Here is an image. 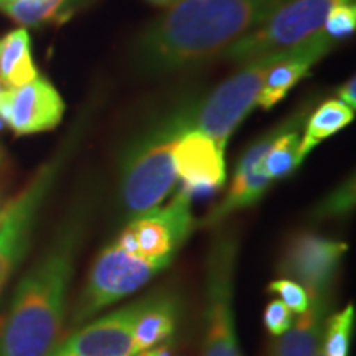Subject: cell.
<instances>
[{
	"mask_svg": "<svg viewBox=\"0 0 356 356\" xmlns=\"http://www.w3.org/2000/svg\"><path fill=\"white\" fill-rule=\"evenodd\" d=\"M302 122H304V115L302 114L293 115L291 121H287L282 132L275 137L273 147L266 155L264 172L273 181L289 175L300 165L299 129Z\"/></svg>",
	"mask_w": 356,
	"mask_h": 356,
	"instance_id": "21",
	"label": "cell"
},
{
	"mask_svg": "<svg viewBox=\"0 0 356 356\" xmlns=\"http://www.w3.org/2000/svg\"><path fill=\"white\" fill-rule=\"evenodd\" d=\"M56 172L58 167L53 163L42 168L32 184L0 215V293L29 251L35 220Z\"/></svg>",
	"mask_w": 356,
	"mask_h": 356,
	"instance_id": "10",
	"label": "cell"
},
{
	"mask_svg": "<svg viewBox=\"0 0 356 356\" xmlns=\"http://www.w3.org/2000/svg\"><path fill=\"white\" fill-rule=\"evenodd\" d=\"M139 307L140 300L92 320L56 346L76 356H136L134 323Z\"/></svg>",
	"mask_w": 356,
	"mask_h": 356,
	"instance_id": "12",
	"label": "cell"
},
{
	"mask_svg": "<svg viewBox=\"0 0 356 356\" xmlns=\"http://www.w3.org/2000/svg\"><path fill=\"white\" fill-rule=\"evenodd\" d=\"M355 325V307L348 304L343 310L325 318L322 350L323 356H348L350 338Z\"/></svg>",
	"mask_w": 356,
	"mask_h": 356,
	"instance_id": "22",
	"label": "cell"
},
{
	"mask_svg": "<svg viewBox=\"0 0 356 356\" xmlns=\"http://www.w3.org/2000/svg\"><path fill=\"white\" fill-rule=\"evenodd\" d=\"M239 241L233 233L216 236L204 270V338L202 356H244L234 325V270Z\"/></svg>",
	"mask_w": 356,
	"mask_h": 356,
	"instance_id": "3",
	"label": "cell"
},
{
	"mask_svg": "<svg viewBox=\"0 0 356 356\" xmlns=\"http://www.w3.org/2000/svg\"><path fill=\"white\" fill-rule=\"evenodd\" d=\"M333 44L335 42L330 37H327L323 30H320L314 37L307 38L297 47L284 51L277 63L267 73L261 95L257 97V104L262 109L274 108L309 73L312 66L332 50Z\"/></svg>",
	"mask_w": 356,
	"mask_h": 356,
	"instance_id": "15",
	"label": "cell"
},
{
	"mask_svg": "<svg viewBox=\"0 0 356 356\" xmlns=\"http://www.w3.org/2000/svg\"><path fill=\"white\" fill-rule=\"evenodd\" d=\"M63 113L60 92L44 78L0 91V118L17 136L51 131L61 122Z\"/></svg>",
	"mask_w": 356,
	"mask_h": 356,
	"instance_id": "11",
	"label": "cell"
},
{
	"mask_svg": "<svg viewBox=\"0 0 356 356\" xmlns=\"http://www.w3.org/2000/svg\"><path fill=\"white\" fill-rule=\"evenodd\" d=\"M186 129L184 119H177L129 159L122 178V198L136 216L157 208L175 185L173 144Z\"/></svg>",
	"mask_w": 356,
	"mask_h": 356,
	"instance_id": "7",
	"label": "cell"
},
{
	"mask_svg": "<svg viewBox=\"0 0 356 356\" xmlns=\"http://www.w3.org/2000/svg\"><path fill=\"white\" fill-rule=\"evenodd\" d=\"M173 165L188 188H216L226 180L225 150L195 129H186L175 139Z\"/></svg>",
	"mask_w": 356,
	"mask_h": 356,
	"instance_id": "14",
	"label": "cell"
},
{
	"mask_svg": "<svg viewBox=\"0 0 356 356\" xmlns=\"http://www.w3.org/2000/svg\"><path fill=\"white\" fill-rule=\"evenodd\" d=\"M47 356H76V355H71V353H66V351H63L60 348V346H55L50 353H48Z\"/></svg>",
	"mask_w": 356,
	"mask_h": 356,
	"instance_id": "29",
	"label": "cell"
},
{
	"mask_svg": "<svg viewBox=\"0 0 356 356\" xmlns=\"http://www.w3.org/2000/svg\"><path fill=\"white\" fill-rule=\"evenodd\" d=\"M191 229V197L184 188L163 208L137 215L114 244L134 256L170 264L175 252L190 238Z\"/></svg>",
	"mask_w": 356,
	"mask_h": 356,
	"instance_id": "8",
	"label": "cell"
},
{
	"mask_svg": "<svg viewBox=\"0 0 356 356\" xmlns=\"http://www.w3.org/2000/svg\"><path fill=\"white\" fill-rule=\"evenodd\" d=\"M284 126H286V122L282 126L273 129L243 155L238 168H236L233 185H231L228 195L218 207L213 208V211L203 221V225L216 226L218 222L228 218L231 213L251 207L274 184L264 172V159L270 147H273L275 137L282 132Z\"/></svg>",
	"mask_w": 356,
	"mask_h": 356,
	"instance_id": "13",
	"label": "cell"
},
{
	"mask_svg": "<svg viewBox=\"0 0 356 356\" xmlns=\"http://www.w3.org/2000/svg\"><path fill=\"white\" fill-rule=\"evenodd\" d=\"M356 29V8L353 3H343L332 8L323 24V32L333 42L341 38H348Z\"/></svg>",
	"mask_w": 356,
	"mask_h": 356,
	"instance_id": "24",
	"label": "cell"
},
{
	"mask_svg": "<svg viewBox=\"0 0 356 356\" xmlns=\"http://www.w3.org/2000/svg\"><path fill=\"white\" fill-rule=\"evenodd\" d=\"M79 244L81 222L71 221L20 280L0 328V356H47L55 348Z\"/></svg>",
	"mask_w": 356,
	"mask_h": 356,
	"instance_id": "2",
	"label": "cell"
},
{
	"mask_svg": "<svg viewBox=\"0 0 356 356\" xmlns=\"http://www.w3.org/2000/svg\"><path fill=\"white\" fill-rule=\"evenodd\" d=\"M86 3L88 0H12L0 8L17 24L38 26L65 24Z\"/></svg>",
	"mask_w": 356,
	"mask_h": 356,
	"instance_id": "19",
	"label": "cell"
},
{
	"mask_svg": "<svg viewBox=\"0 0 356 356\" xmlns=\"http://www.w3.org/2000/svg\"><path fill=\"white\" fill-rule=\"evenodd\" d=\"M38 78L32 60L30 35L25 29L13 30L0 40V83L6 89L20 88Z\"/></svg>",
	"mask_w": 356,
	"mask_h": 356,
	"instance_id": "18",
	"label": "cell"
},
{
	"mask_svg": "<svg viewBox=\"0 0 356 356\" xmlns=\"http://www.w3.org/2000/svg\"><path fill=\"white\" fill-rule=\"evenodd\" d=\"M10 2H12V0H10Z\"/></svg>",
	"mask_w": 356,
	"mask_h": 356,
	"instance_id": "35",
	"label": "cell"
},
{
	"mask_svg": "<svg viewBox=\"0 0 356 356\" xmlns=\"http://www.w3.org/2000/svg\"><path fill=\"white\" fill-rule=\"evenodd\" d=\"M3 3H6V0H0V7H2Z\"/></svg>",
	"mask_w": 356,
	"mask_h": 356,
	"instance_id": "31",
	"label": "cell"
},
{
	"mask_svg": "<svg viewBox=\"0 0 356 356\" xmlns=\"http://www.w3.org/2000/svg\"><path fill=\"white\" fill-rule=\"evenodd\" d=\"M317 356H323V355H322V350H320V351H318V353H317Z\"/></svg>",
	"mask_w": 356,
	"mask_h": 356,
	"instance_id": "32",
	"label": "cell"
},
{
	"mask_svg": "<svg viewBox=\"0 0 356 356\" xmlns=\"http://www.w3.org/2000/svg\"><path fill=\"white\" fill-rule=\"evenodd\" d=\"M178 300L170 293H157L140 300L134 323V345L137 355L165 343L177 330Z\"/></svg>",
	"mask_w": 356,
	"mask_h": 356,
	"instance_id": "16",
	"label": "cell"
},
{
	"mask_svg": "<svg viewBox=\"0 0 356 356\" xmlns=\"http://www.w3.org/2000/svg\"><path fill=\"white\" fill-rule=\"evenodd\" d=\"M267 289H269V292L279 296V300L284 302L292 314H304V312L309 310V307L312 304L310 296L307 293L305 289L291 279H275L269 284Z\"/></svg>",
	"mask_w": 356,
	"mask_h": 356,
	"instance_id": "23",
	"label": "cell"
},
{
	"mask_svg": "<svg viewBox=\"0 0 356 356\" xmlns=\"http://www.w3.org/2000/svg\"><path fill=\"white\" fill-rule=\"evenodd\" d=\"M328 304L330 299L312 300L309 310L300 314L286 333L275 337L269 356H317L322 346Z\"/></svg>",
	"mask_w": 356,
	"mask_h": 356,
	"instance_id": "17",
	"label": "cell"
},
{
	"mask_svg": "<svg viewBox=\"0 0 356 356\" xmlns=\"http://www.w3.org/2000/svg\"><path fill=\"white\" fill-rule=\"evenodd\" d=\"M338 95H340V101L343 102L345 106H348L350 109L356 108V88H355V78L348 79V81L345 83V86L338 91Z\"/></svg>",
	"mask_w": 356,
	"mask_h": 356,
	"instance_id": "27",
	"label": "cell"
},
{
	"mask_svg": "<svg viewBox=\"0 0 356 356\" xmlns=\"http://www.w3.org/2000/svg\"><path fill=\"white\" fill-rule=\"evenodd\" d=\"M152 2H157V3H165L168 0H152Z\"/></svg>",
	"mask_w": 356,
	"mask_h": 356,
	"instance_id": "30",
	"label": "cell"
},
{
	"mask_svg": "<svg viewBox=\"0 0 356 356\" xmlns=\"http://www.w3.org/2000/svg\"><path fill=\"white\" fill-rule=\"evenodd\" d=\"M351 203H353V185H345L325 202L322 213L323 215H328V213L337 215L340 211H348Z\"/></svg>",
	"mask_w": 356,
	"mask_h": 356,
	"instance_id": "26",
	"label": "cell"
},
{
	"mask_svg": "<svg viewBox=\"0 0 356 356\" xmlns=\"http://www.w3.org/2000/svg\"><path fill=\"white\" fill-rule=\"evenodd\" d=\"M136 356H142V355H140V353H139V355H136Z\"/></svg>",
	"mask_w": 356,
	"mask_h": 356,
	"instance_id": "34",
	"label": "cell"
},
{
	"mask_svg": "<svg viewBox=\"0 0 356 356\" xmlns=\"http://www.w3.org/2000/svg\"><path fill=\"white\" fill-rule=\"evenodd\" d=\"M167 266L163 261L134 256L115 244L106 248L89 270L86 286L73 312V322L81 323L104 307L139 291Z\"/></svg>",
	"mask_w": 356,
	"mask_h": 356,
	"instance_id": "6",
	"label": "cell"
},
{
	"mask_svg": "<svg viewBox=\"0 0 356 356\" xmlns=\"http://www.w3.org/2000/svg\"><path fill=\"white\" fill-rule=\"evenodd\" d=\"M142 356H175V353H173L172 348L168 345H159L155 346V348L152 350H147L144 351V353H140Z\"/></svg>",
	"mask_w": 356,
	"mask_h": 356,
	"instance_id": "28",
	"label": "cell"
},
{
	"mask_svg": "<svg viewBox=\"0 0 356 356\" xmlns=\"http://www.w3.org/2000/svg\"><path fill=\"white\" fill-rule=\"evenodd\" d=\"M348 244L314 233H299L289 239L279 261V273L297 282L312 300L330 299L338 269Z\"/></svg>",
	"mask_w": 356,
	"mask_h": 356,
	"instance_id": "9",
	"label": "cell"
},
{
	"mask_svg": "<svg viewBox=\"0 0 356 356\" xmlns=\"http://www.w3.org/2000/svg\"><path fill=\"white\" fill-rule=\"evenodd\" d=\"M7 2H10V0H6V3H7ZM6 3H3V6H6Z\"/></svg>",
	"mask_w": 356,
	"mask_h": 356,
	"instance_id": "33",
	"label": "cell"
},
{
	"mask_svg": "<svg viewBox=\"0 0 356 356\" xmlns=\"http://www.w3.org/2000/svg\"><path fill=\"white\" fill-rule=\"evenodd\" d=\"M293 323V314L280 300L269 302L264 310V325L270 335L279 337L286 333Z\"/></svg>",
	"mask_w": 356,
	"mask_h": 356,
	"instance_id": "25",
	"label": "cell"
},
{
	"mask_svg": "<svg viewBox=\"0 0 356 356\" xmlns=\"http://www.w3.org/2000/svg\"><path fill=\"white\" fill-rule=\"evenodd\" d=\"M355 111L345 106L340 99L323 102L309 118L299 144V160L302 162L320 142L337 134L353 121Z\"/></svg>",
	"mask_w": 356,
	"mask_h": 356,
	"instance_id": "20",
	"label": "cell"
},
{
	"mask_svg": "<svg viewBox=\"0 0 356 356\" xmlns=\"http://www.w3.org/2000/svg\"><path fill=\"white\" fill-rule=\"evenodd\" d=\"M291 0H180L139 38L137 63L167 73L225 53Z\"/></svg>",
	"mask_w": 356,
	"mask_h": 356,
	"instance_id": "1",
	"label": "cell"
},
{
	"mask_svg": "<svg viewBox=\"0 0 356 356\" xmlns=\"http://www.w3.org/2000/svg\"><path fill=\"white\" fill-rule=\"evenodd\" d=\"M355 0H291L277 8L257 29L225 50L226 60L246 65L259 58L279 55L314 37L323 29L332 8Z\"/></svg>",
	"mask_w": 356,
	"mask_h": 356,
	"instance_id": "4",
	"label": "cell"
},
{
	"mask_svg": "<svg viewBox=\"0 0 356 356\" xmlns=\"http://www.w3.org/2000/svg\"><path fill=\"white\" fill-rule=\"evenodd\" d=\"M280 56L282 53L243 65L238 73L221 83L204 99L197 113L184 119L186 127L207 134L220 149L225 150L233 132L254 109L267 73Z\"/></svg>",
	"mask_w": 356,
	"mask_h": 356,
	"instance_id": "5",
	"label": "cell"
}]
</instances>
